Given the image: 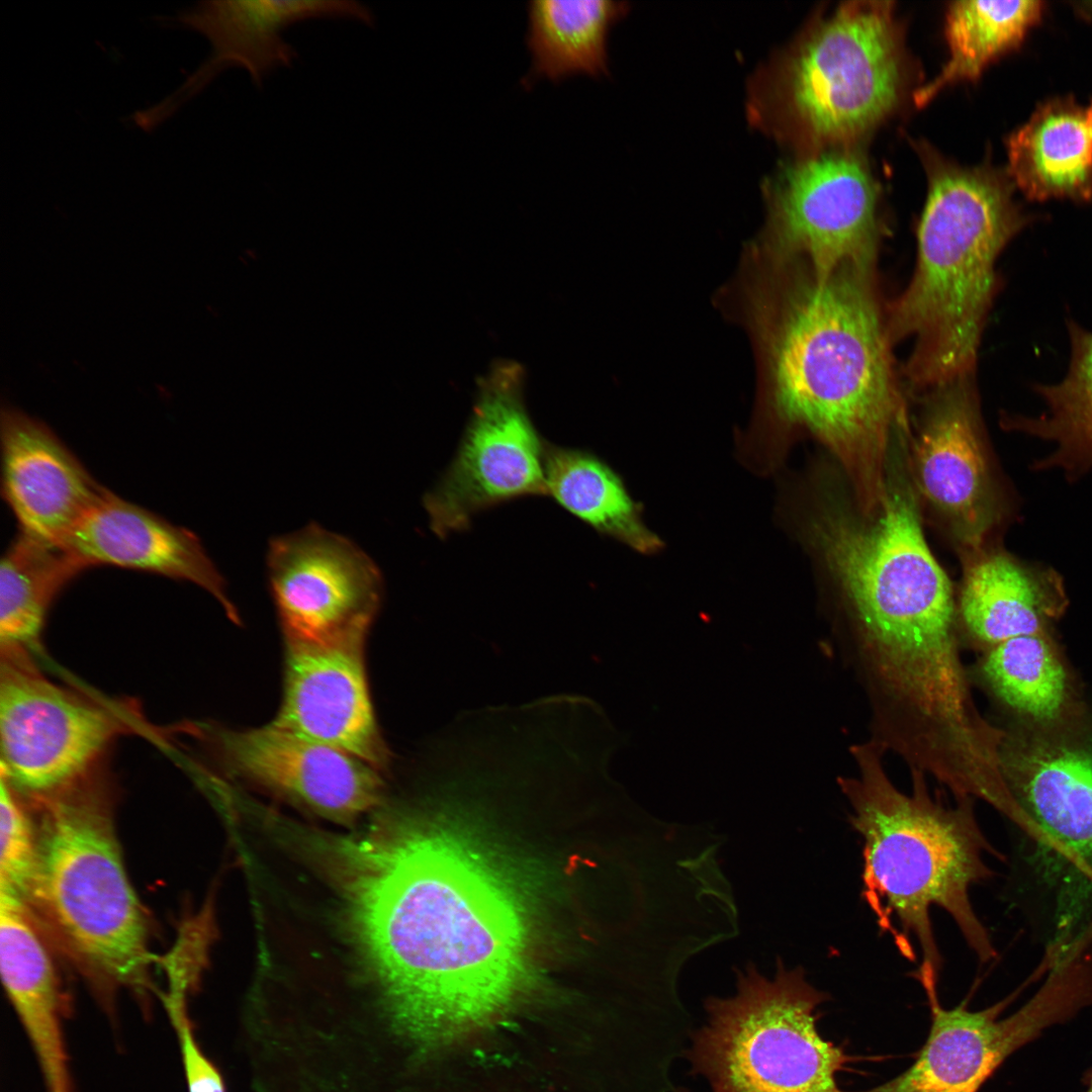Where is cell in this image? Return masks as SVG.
<instances>
[{
  "label": "cell",
  "mask_w": 1092,
  "mask_h": 1092,
  "mask_svg": "<svg viewBox=\"0 0 1092 1092\" xmlns=\"http://www.w3.org/2000/svg\"><path fill=\"white\" fill-rule=\"evenodd\" d=\"M168 1011L177 1032L188 1091L224 1092L219 1072L201 1052L193 1035L184 1005L169 1007Z\"/></svg>",
  "instance_id": "30"
},
{
  "label": "cell",
  "mask_w": 1092,
  "mask_h": 1092,
  "mask_svg": "<svg viewBox=\"0 0 1092 1092\" xmlns=\"http://www.w3.org/2000/svg\"><path fill=\"white\" fill-rule=\"evenodd\" d=\"M901 65L890 2H851L786 60L770 92L779 112L815 142L855 138L894 108Z\"/></svg>",
  "instance_id": "9"
},
{
  "label": "cell",
  "mask_w": 1092,
  "mask_h": 1092,
  "mask_svg": "<svg viewBox=\"0 0 1092 1092\" xmlns=\"http://www.w3.org/2000/svg\"><path fill=\"white\" fill-rule=\"evenodd\" d=\"M929 391L913 468L917 488L974 554L1016 515L995 470L984 433L975 374Z\"/></svg>",
  "instance_id": "13"
},
{
  "label": "cell",
  "mask_w": 1092,
  "mask_h": 1092,
  "mask_svg": "<svg viewBox=\"0 0 1092 1092\" xmlns=\"http://www.w3.org/2000/svg\"><path fill=\"white\" fill-rule=\"evenodd\" d=\"M365 638L330 645L286 642L283 699L272 724L381 771L390 758L369 697Z\"/></svg>",
  "instance_id": "18"
},
{
  "label": "cell",
  "mask_w": 1092,
  "mask_h": 1092,
  "mask_svg": "<svg viewBox=\"0 0 1092 1092\" xmlns=\"http://www.w3.org/2000/svg\"><path fill=\"white\" fill-rule=\"evenodd\" d=\"M893 450L876 513L856 517L824 492L805 526L838 589V637L858 643L910 644L959 627L950 580L926 543L914 488Z\"/></svg>",
  "instance_id": "6"
},
{
  "label": "cell",
  "mask_w": 1092,
  "mask_h": 1092,
  "mask_svg": "<svg viewBox=\"0 0 1092 1092\" xmlns=\"http://www.w3.org/2000/svg\"><path fill=\"white\" fill-rule=\"evenodd\" d=\"M1070 360L1065 376L1055 383H1034L1044 404L1036 416L1005 414L1003 428L1052 444L1034 460V471L1058 470L1077 481L1092 470V332L1067 322Z\"/></svg>",
  "instance_id": "23"
},
{
  "label": "cell",
  "mask_w": 1092,
  "mask_h": 1092,
  "mask_svg": "<svg viewBox=\"0 0 1092 1092\" xmlns=\"http://www.w3.org/2000/svg\"><path fill=\"white\" fill-rule=\"evenodd\" d=\"M2 491L20 532L62 547L107 489L42 422L1 411Z\"/></svg>",
  "instance_id": "19"
},
{
  "label": "cell",
  "mask_w": 1092,
  "mask_h": 1092,
  "mask_svg": "<svg viewBox=\"0 0 1092 1092\" xmlns=\"http://www.w3.org/2000/svg\"><path fill=\"white\" fill-rule=\"evenodd\" d=\"M827 999L780 958L772 978L752 963L737 969L733 995L705 1000L706 1021L684 1054L691 1073L711 1092H842L836 1074L847 1058L816 1024Z\"/></svg>",
  "instance_id": "8"
},
{
  "label": "cell",
  "mask_w": 1092,
  "mask_h": 1092,
  "mask_svg": "<svg viewBox=\"0 0 1092 1092\" xmlns=\"http://www.w3.org/2000/svg\"><path fill=\"white\" fill-rule=\"evenodd\" d=\"M84 569L65 549L20 532L0 564V645H36L52 604Z\"/></svg>",
  "instance_id": "27"
},
{
  "label": "cell",
  "mask_w": 1092,
  "mask_h": 1092,
  "mask_svg": "<svg viewBox=\"0 0 1092 1092\" xmlns=\"http://www.w3.org/2000/svg\"><path fill=\"white\" fill-rule=\"evenodd\" d=\"M1002 728L998 767L1029 895L1053 929L1078 932L1092 922V693L1055 720Z\"/></svg>",
  "instance_id": "7"
},
{
  "label": "cell",
  "mask_w": 1092,
  "mask_h": 1092,
  "mask_svg": "<svg viewBox=\"0 0 1092 1092\" xmlns=\"http://www.w3.org/2000/svg\"><path fill=\"white\" fill-rule=\"evenodd\" d=\"M674 1092H689V1091L686 1088H681V1087L676 1086Z\"/></svg>",
  "instance_id": "32"
},
{
  "label": "cell",
  "mask_w": 1092,
  "mask_h": 1092,
  "mask_svg": "<svg viewBox=\"0 0 1092 1092\" xmlns=\"http://www.w3.org/2000/svg\"><path fill=\"white\" fill-rule=\"evenodd\" d=\"M0 892L28 901L37 861V835L19 794L1 777Z\"/></svg>",
  "instance_id": "29"
},
{
  "label": "cell",
  "mask_w": 1092,
  "mask_h": 1092,
  "mask_svg": "<svg viewBox=\"0 0 1092 1092\" xmlns=\"http://www.w3.org/2000/svg\"><path fill=\"white\" fill-rule=\"evenodd\" d=\"M547 494L599 532L641 553L661 547L621 478L590 453L546 445Z\"/></svg>",
  "instance_id": "25"
},
{
  "label": "cell",
  "mask_w": 1092,
  "mask_h": 1092,
  "mask_svg": "<svg viewBox=\"0 0 1092 1092\" xmlns=\"http://www.w3.org/2000/svg\"><path fill=\"white\" fill-rule=\"evenodd\" d=\"M1087 5H1088V7H1087V8H1088V9H1089L1090 11H1092V2H1089V3H1087Z\"/></svg>",
  "instance_id": "33"
},
{
  "label": "cell",
  "mask_w": 1092,
  "mask_h": 1092,
  "mask_svg": "<svg viewBox=\"0 0 1092 1092\" xmlns=\"http://www.w3.org/2000/svg\"><path fill=\"white\" fill-rule=\"evenodd\" d=\"M205 736L232 775L330 821L350 824L381 804L379 770L272 723L243 731L213 728Z\"/></svg>",
  "instance_id": "16"
},
{
  "label": "cell",
  "mask_w": 1092,
  "mask_h": 1092,
  "mask_svg": "<svg viewBox=\"0 0 1092 1092\" xmlns=\"http://www.w3.org/2000/svg\"><path fill=\"white\" fill-rule=\"evenodd\" d=\"M310 843L402 1033L445 1045L492 1026L518 1003L529 981V921L480 851L386 817L364 835L315 834Z\"/></svg>",
  "instance_id": "1"
},
{
  "label": "cell",
  "mask_w": 1092,
  "mask_h": 1092,
  "mask_svg": "<svg viewBox=\"0 0 1092 1092\" xmlns=\"http://www.w3.org/2000/svg\"><path fill=\"white\" fill-rule=\"evenodd\" d=\"M770 189L769 246L819 279L846 264L876 266L878 187L857 156L827 152L790 165Z\"/></svg>",
  "instance_id": "12"
},
{
  "label": "cell",
  "mask_w": 1092,
  "mask_h": 1092,
  "mask_svg": "<svg viewBox=\"0 0 1092 1092\" xmlns=\"http://www.w3.org/2000/svg\"><path fill=\"white\" fill-rule=\"evenodd\" d=\"M1086 1092H1092V1080H1091L1090 1086H1089V1088L1087 1089Z\"/></svg>",
  "instance_id": "34"
},
{
  "label": "cell",
  "mask_w": 1092,
  "mask_h": 1092,
  "mask_svg": "<svg viewBox=\"0 0 1092 1092\" xmlns=\"http://www.w3.org/2000/svg\"><path fill=\"white\" fill-rule=\"evenodd\" d=\"M957 605L962 638L984 652L1017 636L1053 631L1069 597L1053 566L989 545L972 554Z\"/></svg>",
  "instance_id": "21"
},
{
  "label": "cell",
  "mask_w": 1092,
  "mask_h": 1092,
  "mask_svg": "<svg viewBox=\"0 0 1092 1092\" xmlns=\"http://www.w3.org/2000/svg\"><path fill=\"white\" fill-rule=\"evenodd\" d=\"M974 672L1009 720H1055L1083 692L1052 631L1017 636L984 651Z\"/></svg>",
  "instance_id": "24"
},
{
  "label": "cell",
  "mask_w": 1092,
  "mask_h": 1092,
  "mask_svg": "<svg viewBox=\"0 0 1092 1092\" xmlns=\"http://www.w3.org/2000/svg\"><path fill=\"white\" fill-rule=\"evenodd\" d=\"M937 994L927 996L930 1030L913 1065L863 1092H977L1013 1052L1070 1017L1066 997L1050 984H1042L1019 1010L1003 1019L999 1015L1007 1000L977 1011L965 1004L947 1009Z\"/></svg>",
  "instance_id": "17"
},
{
  "label": "cell",
  "mask_w": 1092,
  "mask_h": 1092,
  "mask_svg": "<svg viewBox=\"0 0 1092 1092\" xmlns=\"http://www.w3.org/2000/svg\"><path fill=\"white\" fill-rule=\"evenodd\" d=\"M1042 2L958 1L946 14L949 59L940 73L914 95L917 105L928 103L944 87L977 78L997 57L1016 47L1038 20Z\"/></svg>",
  "instance_id": "28"
},
{
  "label": "cell",
  "mask_w": 1092,
  "mask_h": 1092,
  "mask_svg": "<svg viewBox=\"0 0 1092 1092\" xmlns=\"http://www.w3.org/2000/svg\"><path fill=\"white\" fill-rule=\"evenodd\" d=\"M266 561L286 642L330 645L366 637L382 576L355 543L311 523L271 539Z\"/></svg>",
  "instance_id": "14"
},
{
  "label": "cell",
  "mask_w": 1092,
  "mask_h": 1092,
  "mask_svg": "<svg viewBox=\"0 0 1092 1092\" xmlns=\"http://www.w3.org/2000/svg\"><path fill=\"white\" fill-rule=\"evenodd\" d=\"M1011 179L1030 199L1092 196V130L1068 100L1041 106L1007 144Z\"/></svg>",
  "instance_id": "22"
},
{
  "label": "cell",
  "mask_w": 1092,
  "mask_h": 1092,
  "mask_svg": "<svg viewBox=\"0 0 1092 1092\" xmlns=\"http://www.w3.org/2000/svg\"><path fill=\"white\" fill-rule=\"evenodd\" d=\"M853 771L836 779L848 820L862 842V897L900 953L919 965L914 977L925 994L937 991L943 959L931 919L933 907L952 919L980 963L998 956L978 917L971 889L994 877L987 855L1004 860L983 832L973 798L945 803L929 780L910 774V791L890 778L884 747L871 739L849 747Z\"/></svg>",
  "instance_id": "3"
},
{
  "label": "cell",
  "mask_w": 1092,
  "mask_h": 1092,
  "mask_svg": "<svg viewBox=\"0 0 1092 1092\" xmlns=\"http://www.w3.org/2000/svg\"><path fill=\"white\" fill-rule=\"evenodd\" d=\"M311 19H346L372 27L376 17L366 4L353 0H208L180 11L174 20L202 34L210 43L205 61L169 96L132 115L150 131L199 94L222 71L238 67L260 88L265 80L298 59L285 31Z\"/></svg>",
  "instance_id": "15"
},
{
  "label": "cell",
  "mask_w": 1092,
  "mask_h": 1092,
  "mask_svg": "<svg viewBox=\"0 0 1092 1092\" xmlns=\"http://www.w3.org/2000/svg\"><path fill=\"white\" fill-rule=\"evenodd\" d=\"M61 548L85 569L111 565L195 583L220 603L233 622L240 623L225 594V581L196 535L108 489Z\"/></svg>",
  "instance_id": "20"
},
{
  "label": "cell",
  "mask_w": 1092,
  "mask_h": 1092,
  "mask_svg": "<svg viewBox=\"0 0 1092 1092\" xmlns=\"http://www.w3.org/2000/svg\"><path fill=\"white\" fill-rule=\"evenodd\" d=\"M621 3L605 0H536L529 2L527 46L532 57L530 78L553 82L607 71V35L621 15Z\"/></svg>",
  "instance_id": "26"
},
{
  "label": "cell",
  "mask_w": 1092,
  "mask_h": 1092,
  "mask_svg": "<svg viewBox=\"0 0 1092 1092\" xmlns=\"http://www.w3.org/2000/svg\"><path fill=\"white\" fill-rule=\"evenodd\" d=\"M107 768L31 799L39 824L27 904L99 989H141L148 928L114 832Z\"/></svg>",
  "instance_id": "5"
},
{
  "label": "cell",
  "mask_w": 1092,
  "mask_h": 1092,
  "mask_svg": "<svg viewBox=\"0 0 1092 1092\" xmlns=\"http://www.w3.org/2000/svg\"><path fill=\"white\" fill-rule=\"evenodd\" d=\"M929 165L914 273L886 317L892 345L914 340L905 373L924 390L975 374L997 260L1028 222L995 173Z\"/></svg>",
  "instance_id": "4"
},
{
  "label": "cell",
  "mask_w": 1092,
  "mask_h": 1092,
  "mask_svg": "<svg viewBox=\"0 0 1092 1092\" xmlns=\"http://www.w3.org/2000/svg\"><path fill=\"white\" fill-rule=\"evenodd\" d=\"M758 305L769 403L810 431L841 464L863 515L886 491L895 436L907 429L876 266L846 264L825 279L801 260H775Z\"/></svg>",
  "instance_id": "2"
},
{
  "label": "cell",
  "mask_w": 1092,
  "mask_h": 1092,
  "mask_svg": "<svg viewBox=\"0 0 1092 1092\" xmlns=\"http://www.w3.org/2000/svg\"><path fill=\"white\" fill-rule=\"evenodd\" d=\"M1086 116H1087V120H1088V123L1090 125V128L1092 130V104L1089 107V109L1086 111Z\"/></svg>",
  "instance_id": "31"
},
{
  "label": "cell",
  "mask_w": 1092,
  "mask_h": 1092,
  "mask_svg": "<svg viewBox=\"0 0 1092 1092\" xmlns=\"http://www.w3.org/2000/svg\"><path fill=\"white\" fill-rule=\"evenodd\" d=\"M135 703L101 701L49 679L29 649L0 645L1 777L20 795L53 794L106 763L143 728Z\"/></svg>",
  "instance_id": "10"
},
{
  "label": "cell",
  "mask_w": 1092,
  "mask_h": 1092,
  "mask_svg": "<svg viewBox=\"0 0 1092 1092\" xmlns=\"http://www.w3.org/2000/svg\"><path fill=\"white\" fill-rule=\"evenodd\" d=\"M525 381L524 367L510 359L495 360L477 380L453 461L424 496L439 537L466 529L476 514L498 504L547 494L546 445L527 412Z\"/></svg>",
  "instance_id": "11"
}]
</instances>
